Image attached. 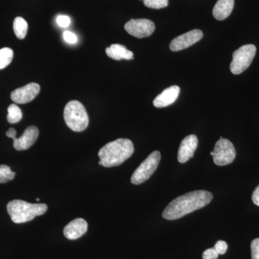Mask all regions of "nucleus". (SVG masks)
Wrapping results in <instances>:
<instances>
[{"label": "nucleus", "mask_w": 259, "mask_h": 259, "mask_svg": "<svg viewBox=\"0 0 259 259\" xmlns=\"http://www.w3.org/2000/svg\"><path fill=\"white\" fill-rule=\"evenodd\" d=\"M212 194L206 190H197L180 196L172 200L162 213V217L168 221H175L202 209L210 203Z\"/></svg>", "instance_id": "1"}, {"label": "nucleus", "mask_w": 259, "mask_h": 259, "mask_svg": "<svg viewBox=\"0 0 259 259\" xmlns=\"http://www.w3.org/2000/svg\"><path fill=\"white\" fill-rule=\"evenodd\" d=\"M134 153V146L131 140L118 139L108 143L98 153L99 165L106 168L120 166Z\"/></svg>", "instance_id": "2"}, {"label": "nucleus", "mask_w": 259, "mask_h": 259, "mask_svg": "<svg viewBox=\"0 0 259 259\" xmlns=\"http://www.w3.org/2000/svg\"><path fill=\"white\" fill-rule=\"evenodd\" d=\"M47 209V204H31L20 199L10 201L7 205L8 214L15 223H24L31 221L37 216L44 214Z\"/></svg>", "instance_id": "3"}, {"label": "nucleus", "mask_w": 259, "mask_h": 259, "mask_svg": "<svg viewBox=\"0 0 259 259\" xmlns=\"http://www.w3.org/2000/svg\"><path fill=\"white\" fill-rule=\"evenodd\" d=\"M64 117L66 125L75 132H81L88 127L89 116L82 104L72 100L66 104Z\"/></svg>", "instance_id": "4"}, {"label": "nucleus", "mask_w": 259, "mask_h": 259, "mask_svg": "<svg viewBox=\"0 0 259 259\" xmlns=\"http://www.w3.org/2000/svg\"><path fill=\"white\" fill-rule=\"evenodd\" d=\"M161 158V155L159 151H155L151 153L133 174L131 183L139 185L150 179L157 169Z\"/></svg>", "instance_id": "5"}, {"label": "nucleus", "mask_w": 259, "mask_h": 259, "mask_svg": "<svg viewBox=\"0 0 259 259\" xmlns=\"http://www.w3.org/2000/svg\"><path fill=\"white\" fill-rule=\"evenodd\" d=\"M256 48L254 45L248 44L244 45L233 54V60L230 69L233 74H240L249 67L254 59Z\"/></svg>", "instance_id": "6"}, {"label": "nucleus", "mask_w": 259, "mask_h": 259, "mask_svg": "<svg viewBox=\"0 0 259 259\" xmlns=\"http://www.w3.org/2000/svg\"><path fill=\"white\" fill-rule=\"evenodd\" d=\"M213 161L218 166H226L233 163L236 156L234 146L229 140L221 137L216 143L214 150L210 152Z\"/></svg>", "instance_id": "7"}, {"label": "nucleus", "mask_w": 259, "mask_h": 259, "mask_svg": "<svg viewBox=\"0 0 259 259\" xmlns=\"http://www.w3.org/2000/svg\"><path fill=\"white\" fill-rule=\"evenodd\" d=\"M125 29L130 35L143 38L152 35L155 30V25L148 19H132L126 23Z\"/></svg>", "instance_id": "8"}, {"label": "nucleus", "mask_w": 259, "mask_h": 259, "mask_svg": "<svg viewBox=\"0 0 259 259\" xmlns=\"http://www.w3.org/2000/svg\"><path fill=\"white\" fill-rule=\"evenodd\" d=\"M202 37H203V32L202 30L198 29L191 30L173 39L170 44V49L172 51L184 50L199 41Z\"/></svg>", "instance_id": "9"}, {"label": "nucleus", "mask_w": 259, "mask_h": 259, "mask_svg": "<svg viewBox=\"0 0 259 259\" xmlns=\"http://www.w3.org/2000/svg\"><path fill=\"white\" fill-rule=\"evenodd\" d=\"M40 90V87L38 83H30L23 88L14 90L11 94V99L15 103H28L37 96Z\"/></svg>", "instance_id": "10"}, {"label": "nucleus", "mask_w": 259, "mask_h": 259, "mask_svg": "<svg viewBox=\"0 0 259 259\" xmlns=\"http://www.w3.org/2000/svg\"><path fill=\"white\" fill-rule=\"evenodd\" d=\"M198 146V139L195 135H190L182 140L178 151V161L181 163H186L193 158L194 153Z\"/></svg>", "instance_id": "11"}, {"label": "nucleus", "mask_w": 259, "mask_h": 259, "mask_svg": "<svg viewBox=\"0 0 259 259\" xmlns=\"http://www.w3.org/2000/svg\"><path fill=\"white\" fill-rule=\"evenodd\" d=\"M39 136V131L35 126H29L20 138H14L13 146L17 151H25L35 144Z\"/></svg>", "instance_id": "12"}, {"label": "nucleus", "mask_w": 259, "mask_h": 259, "mask_svg": "<svg viewBox=\"0 0 259 259\" xmlns=\"http://www.w3.org/2000/svg\"><path fill=\"white\" fill-rule=\"evenodd\" d=\"M88 224L82 218H76L66 225L64 229L65 237L69 240L81 238L88 231Z\"/></svg>", "instance_id": "13"}, {"label": "nucleus", "mask_w": 259, "mask_h": 259, "mask_svg": "<svg viewBox=\"0 0 259 259\" xmlns=\"http://www.w3.org/2000/svg\"><path fill=\"white\" fill-rule=\"evenodd\" d=\"M180 93V88L177 85L169 87L163 90L159 95L153 100V105L157 108H163L169 106L178 99Z\"/></svg>", "instance_id": "14"}, {"label": "nucleus", "mask_w": 259, "mask_h": 259, "mask_svg": "<svg viewBox=\"0 0 259 259\" xmlns=\"http://www.w3.org/2000/svg\"><path fill=\"white\" fill-rule=\"evenodd\" d=\"M234 8V0H218L212 10V15L218 20L229 17Z\"/></svg>", "instance_id": "15"}, {"label": "nucleus", "mask_w": 259, "mask_h": 259, "mask_svg": "<svg viewBox=\"0 0 259 259\" xmlns=\"http://www.w3.org/2000/svg\"><path fill=\"white\" fill-rule=\"evenodd\" d=\"M106 54L110 59L116 61L131 60L134 59V53L129 51L127 48L120 44H112L110 47L107 48Z\"/></svg>", "instance_id": "16"}, {"label": "nucleus", "mask_w": 259, "mask_h": 259, "mask_svg": "<svg viewBox=\"0 0 259 259\" xmlns=\"http://www.w3.org/2000/svg\"><path fill=\"white\" fill-rule=\"evenodd\" d=\"M13 30L15 35L20 40H23L26 36L28 30V23L25 21V19L21 17H18L15 19L13 23Z\"/></svg>", "instance_id": "17"}, {"label": "nucleus", "mask_w": 259, "mask_h": 259, "mask_svg": "<svg viewBox=\"0 0 259 259\" xmlns=\"http://www.w3.org/2000/svg\"><path fill=\"white\" fill-rule=\"evenodd\" d=\"M8 115L7 117L8 122L11 124L17 123L23 118V113L20 107L15 104H12L8 109Z\"/></svg>", "instance_id": "18"}, {"label": "nucleus", "mask_w": 259, "mask_h": 259, "mask_svg": "<svg viewBox=\"0 0 259 259\" xmlns=\"http://www.w3.org/2000/svg\"><path fill=\"white\" fill-rule=\"evenodd\" d=\"M13 55V51L10 48L0 49V70L5 69L12 62Z\"/></svg>", "instance_id": "19"}, {"label": "nucleus", "mask_w": 259, "mask_h": 259, "mask_svg": "<svg viewBox=\"0 0 259 259\" xmlns=\"http://www.w3.org/2000/svg\"><path fill=\"white\" fill-rule=\"evenodd\" d=\"M15 172L6 165H0V184L7 183L15 178Z\"/></svg>", "instance_id": "20"}, {"label": "nucleus", "mask_w": 259, "mask_h": 259, "mask_svg": "<svg viewBox=\"0 0 259 259\" xmlns=\"http://www.w3.org/2000/svg\"><path fill=\"white\" fill-rule=\"evenodd\" d=\"M144 4L151 9H161L168 6V0H144Z\"/></svg>", "instance_id": "21"}, {"label": "nucleus", "mask_w": 259, "mask_h": 259, "mask_svg": "<svg viewBox=\"0 0 259 259\" xmlns=\"http://www.w3.org/2000/svg\"><path fill=\"white\" fill-rule=\"evenodd\" d=\"M251 249V258L259 259V238H255L250 244Z\"/></svg>", "instance_id": "22"}, {"label": "nucleus", "mask_w": 259, "mask_h": 259, "mask_svg": "<svg viewBox=\"0 0 259 259\" xmlns=\"http://www.w3.org/2000/svg\"><path fill=\"white\" fill-rule=\"evenodd\" d=\"M56 23L61 28H67L71 24V19L66 15H59L56 18Z\"/></svg>", "instance_id": "23"}, {"label": "nucleus", "mask_w": 259, "mask_h": 259, "mask_svg": "<svg viewBox=\"0 0 259 259\" xmlns=\"http://www.w3.org/2000/svg\"><path fill=\"white\" fill-rule=\"evenodd\" d=\"M228 244L226 241H218L217 243L214 245V250L217 251V253L219 255H223L226 253L228 250Z\"/></svg>", "instance_id": "24"}, {"label": "nucleus", "mask_w": 259, "mask_h": 259, "mask_svg": "<svg viewBox=\"0 0 259 259\" xmlns=\"http://www.w3.org/2000/svg\"><path fill=\"white\" fill-rule=\"evenodd\" d=\"M63 37H64L65 41L70 44H76L78 40L77 36L71 31H64Z\"/></svg>", "instance_id": "25"}, {"label": "nucleus", "mask_w": 259, "mask_h": 259, "mask_svg": "<svg viewBox=\"0 0 259 259\" xmlns=\"http://www.w3.org/2000/svg\"><path fill=\"white\" fill-rule=\"evenodd\" d=\"M218 253L214 248H208L204 251L202 254V258L203 259H217L218 258Z\"/></svg>", "instance_id": "26"}, {"label": "nucleus", "mask_w": 259, "mask_h": 259, "mask_svg": "<svg viewBox=\"0 0 259 259\" xmlns=\"http://www.w3.org/2000/svg\"><path fill=\"white\" fill-rule=\"evenodd\" d=\"M252 201L255 205L259 207V185L253 191V194H252Z\"/></svg>", "instance_id": "27"}, {"label": "nucleus", "mask_w": 259, "mask_h": 259, "mask_svg": "<svg viewBox=\"0 0 259 259\" xmlns=\"http://www.w3.org/2000/svg\"><path fill=\"white\" fill-rule=\"evenodd\" d=\"M16 131H15V129L13 128V127L8 130V132L6 133V136L8 138H10V139H14V138L16 137Z\"/></svg>", "instance_id": "28"}, {"label": "nucleus", "mask_w": 259, "mask_h": 259, "mask_svg": "<svg viewBox=\"0 0 259 259\" xmlns=\"http://www.w3.org/2000/svg\"><path fill=\"white\" fill-rule=\"evenodd\" d=\"M36 201H40V199H39V198H37V199H36Z\"/></svg>", "instance_id": "29"}]
</instances>
